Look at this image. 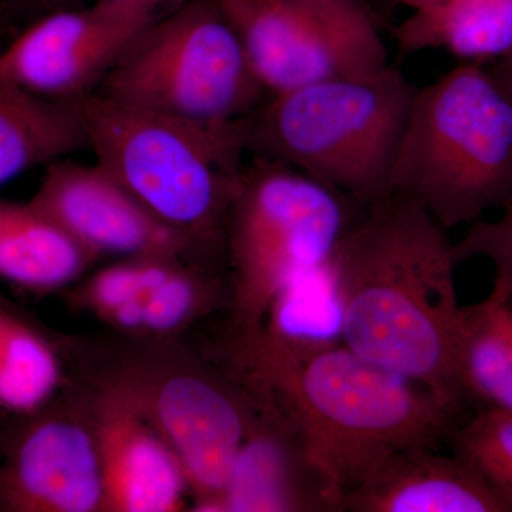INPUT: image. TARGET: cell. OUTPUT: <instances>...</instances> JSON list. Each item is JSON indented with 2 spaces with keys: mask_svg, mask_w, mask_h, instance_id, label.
Returning a JSON list of instances; mask_svg holds the SVG:
<instances>
[{
  "mask_svg": "<svg viewBox=\"0 0 512 512\" xmlns=\"http://www.w3.org/2000/svg\"><path fill=\"white\" fill-rule=\"evenodd\" d=\"M447 229L400 195L360 207L329 264L342 305L343 345L412 380L453 409L461 306Z\"/></svg>",
  "mask_w": 512,
  "mask_h": 512,
  "instance_id": "1",
  "label": "cell"
},
{
  "mask_svg": "<svg viewBox=\"0 0 512 512\" xmlns=\"http://www.w3.org/2000/svg\"><path fill=\"white\" fill-rule=\"evenodd\" d=\"M247 392L298 427L340 504L400 451L439 448L457 410L343 343L293 348L239 336Z\"/></svg>",
  "mask_w": 512,
  "mask_h": 512,
  "instance_id": "2",
  "label": "cell"
},
{
  "mask_svg": "<svg viewBox=\"0 0 512 512\" xmlns=\"http://www.w3.org/2000/svg\"><path fill=\"white\" fill-rule=\"evenodd\" d=\"M96 163L165 224L200 244L225 242L248 153L249 119L207 124L92 92L74 100Z\"/></svg>",
  "mask_w": 512,
  "mask_h": 512,
  "instance_id": "3",
  "label": "cell"
},
{
  "mask_svg": "<svg viewBox=\"0 0 512 512\" xmlns=\"http://www.w3.org/2000/svg\"><path fill=\"white\" fill-rule=\"evenodd\" d=\"M390 194L416 202L447 231L511 200L512 100L483 64H458L417 87Z\"/></svg>",
  "mask_w": 512,
  "mask_h": 512,
  "instance_id": "4",
  "label": "cell"
},
{
  "mask_svg": "<svg viewBox=\"0 0 512 512\" xmlns=\"http://www.w3.org/2000/svg\"><path fill=\"white\" fill-rule=\"evenodd\" d=\"M416 90L389 66L274 94L249 117L248 153L295 168L365 207L390 194Z\"/></svg>",
  "mask_w": 512,
  "mask_h": 512,
  "instance_id": "5",
  "label": "cell"
},
{
  "mask_svg": "<svg viewBox=\"0 0 512 512\" xmlns=\"http://www.w3.org/2000/svg\"><path fill=\"white\" fill-rule=\"evenodd\" d=\"M96 92L138 109L207 124L247 120L268 94L218 0H185L153 20Z\"/></svg>",
  "mask_w": 512,
  "mask_h": 512,
  "instance_id": "6",
  "label": "cell"
},
{
  "mask_svg": "<svg viewBox=\"0 0 512 512\" xmlns=\"http://www.w3.org/2000/svg\"><path fill=\"white\" fill-rule=\"evenodd\" d=\"M360 207L288 165L255 157L244 167L225 231L239 336L262 329L293 278L329 261Z\"/></svg>",
  "mask_w": 512,
  "mask_h": 512,
  "instance_id": "7",
  "label": "cell"
},
{
  "mask_svg": "<svg viewBox=\"0 0 512 512\" xmlns=\"http://www.w3.org/2000/svg\"><path fill=\"white\" fill-rule=\"evenodd\" d=\"M269 96L389 67L366 3L218 0Z\"/></svg>",
  "mask_w": 512,
  "mask_h": 512,
  "instance_id": "8",
  "label": "cell"
},
{
  "mask_svg": "<svg viewBox=\"0 0 512 512\" xmlns=\"http://www.w3.org/2000/svg\"><path fill=\"white\" fill-rule=\"evenodd\" d=\"M173 451L195 510L220 512L222 494L249 430L251 394H235L192 373L116 382Z\"/></svg>",
  "mask_w": 512,
  "mask_h": 512,
  "instance_id": "9",
  "label": "cell"
},
{
  "mask_svg": "<svg viewBox=\"0 0 512 512\" xmlns=\"http://www.w3.org/2000/svg\"><path fill=\"white\" fill-rule=\"evenodd\" d=\"M153 18L96 2L40 16L0 50V74L29 92L74 101L96 92Z\"/></svg>",
  "mask_w": 512,
  "mask_h": 512,
  "instance_id": "10",
  "label": "cell"
},
{
  "mask_svg": "<svg viewBox=\"0 0 512 512\" xmlns=\"http://www.w3.org/2000/svg\"><path fill=\"white\" fill-rule=\"evenodd\" d=\"M30 202L96 258H183L197 244L156 217L99 163L47 165Z\"/></svg>",
  "mask_w": 512,
  "mask_h": 512,
  "instance_id": "11",
  "label": "cell"
},
{
  "mask_svg": "<svg viewBox=\"0 0 512 512\" xmlns=\"http://www.w3.org/2000/svg\"><path fill=\"white\" fill-rule=\"evenodd\" d=\"M96 434L67 416L30 421L0 467V508L15 512L104 511Z\"/></svg>",
  "mask_w": 512,
  "mask_h": 512,
  "instance_id": "12",
  "label": "cell"
},
{
  "mask_svg": "<svg viewBox=\"0 0 512 512\" xmlns=\"http://www.w3.org/2000/svg\"><path fill=\"white\" fill-rule=\"evenodd\" d=\"M252 400L251 423L229 473L220 512H342L338 495L298 427L271 404L254 396Z\"/></svg>",
  "mask_w": 512,
  "mask_h": 512,
  "instance_id": "13",
  "label": "cell"
},
{
  "mask_svg": "<svg viewBox=\"0 0 512 512\" xmlns=\"http://www.w3.org/2000/svg\"><path fill=\"white\" fill-rule=\"evenodd\" d=\"M93 416L106 491L104 511L183 510L190 488L177 458L116 383L101 392Z\"/></svg>",
  "mask_w": 512,
  "mask_h": 512,
  "instance_id": "14",
  "label": "cell"
},
{
  "mask_svg": "<svg viewBox=\"0 0 512 512\" xmlns=\"http://www.w3.org/2000/svg\"><path fill=\"white\" fill-rule=\"evenodd\" d=\"M512 512L463 457L400 451L343 501V512Z\"/></svg>",
  "mask_w": 512,
  "mask_h": 512,
  "instance_id": "15",
  "label": "cell"
},
{
  "mask_svg": "<svg viewBox=\"0 0 512 512\" xmlns=\"http://www.w3.org/2000/svg\"><path fill=\"white\" fill-rule=\"evenodd\" d=\"M80 150L89 141L74 101L46 99L0 74V188Z\"/></svg>",
  "mask_w": 512,
  "mask_h": 512,
  "instance_id": "16",
  "label": "cell"
},
{
  "mask_svg": "<svg viewBox=\"0 0 512 512\" xmlns=\"http://www.w3.org/2000/svg\"><path fill=\"white\" fill-rule=\"evenodd\" d=\"M32 202L0 200V279L32 293L66 288L96 261Z\"/></svg>",
  "mask_w": 512,
  "mask_h": 512,
  "instance_id": "17",
  "label": "cell"
},
{
  "mask_svg": "<svg viewBox=\"0 0 512 512\" xmlns=\"http://www.w3.org/2000/svg\"><path fill=\"white\" fill-rule=\"evenodd\" d=\"M394 39L402 56L446 50L463 63L495 62L512 52V0H468L413 9L394 28Z\"/></svg>",
  "mask_w": 512,
  "mask_h": 512,
  "instance_id": "18",
  "label": "cell"
},
{
  "mask_svg": "<svg viewBox=\"0 0 512 512\" xmlns=\"http://www.w3.org/2000/svg\"><path fill=\"white\" fill-rule=\"evenodd\" d=\"M457 380L466 402L512 413V303L461 306Z\"/></svg>",
  "mask_w": 512,
  "mask_h": 512,
  "instance_id": "19",
  "label": "cell"
},
{
  "mask_svg": "<svg viewBox=\"0 0 512 512\" xmlns=\"http://www.w3.org/2000/svg\"><path fill=\"white\" fill-rule=\"evenodd\" d=\"M258 333L293 348L343 343L342 305L329 261L302 272L284 286Z\"/></svg>",
  "mask_w": 512,
  "mask_h": 512,
  "instance_id": "20",
  "label": "cell"
},
{
  "mask_svg": "<svg viewBox=\"0 0 512 512\" xmlns=\"http://www.w3.org/2000/svg\"><path fill=\"white\" fill-rule=\"evenodd\" d=\"M62 366L49 340L0 302V407L35 414L59 389Z\"/></svg>",
  "mask_w": 512,
  "mask_h": 512,
  "instance_id": "21",
  "label": "cell"
},
{
  "mask_svg": "<svg viewBox=\"0 0 512 512\" xmlns=\"http://www.w3.org/2000/svg\"><path fill=\"white\" fill-rule=\"evenodd\" d=\"M454 453L468 461L512 508V413L481 409L454 430Z\"/></svg>",
  "mask_w": 512,
  "mask_h": 512,
  "instance_id": "22",
  "label": "cell"
},
{
  "mask_svg": "<svg viewBox=\"0 0 512 512\" xmlns=\"http://www.w3.org/2000/svg\"><path fill=\"white\" fill-rule=\"evenodd\" d=\"M181 264L173 256H138L101 269L76 293L74 302L99 318L121 303L148 295Z\"/></svg>",
  "mask_w": 512,
  "mask_h": 512,
  "instance_id": "23",
  "label": "cell"
},
{
  "mask_svg": "<svg viewBox=\"0 0 512 512\" xmlns=\"http://www.w3.org/2000/svg\"><path fill=\"white\" fill-rule=\"evenodd\" d=\"M215 301L212 286L178 264L146 295L144 332L170 333L183 328Z\"/></svg>",
  "mask_w": 512,
  "mask_h": 512,
  "instance_id": "24",
  "label": "cell"
},
{
  "mask_svg": "<svg viewBox=\"0 0 512 512\" xmlns=\"http://www.w3.org/2000/svg\"><path fill=\"white\" fill-rule=\"evenodd\" d=\"M503 210L497 220L471 224L453 248L457 264L474 258L490 262L494 279L488 296L494 301L512 303V198Z\"/></svg>",
  "mask_w": 512,
  "mask_h": 512,
  "instance_id": "25",
  "label": "cell"
},
{
  "mask_svg": "<svg viewBox=\"0 0 512 512\" xmlns=\"http://www.w3.org/2000/svg\"><path fill=\"white\" fill-rule=\"evenodd\" d=\"M113 328L124 332H144L146 325V296L121 303L101 318Z\"/></svg>",
  "mask_w": 512,
  "mask_h": 512,
  "instance_id": "26",
  "label": "cell"
},
{
  "mask_svg": "<svg viewBox=\"0 0 512 512\" xmlns=\"http://www.w3.org/2000/svg\"><path fill=\"white\" fill-rule=\"evenodd\" d=\"M96 2L113 6V8L133 10V12L143 13V15L157 19L164 15V10L170 8V3L180 6L185 0H96Z\"/></svg>",
  "mask_w": 512,
  "mask_h": 512,
  "instance_id": "27",
  "label": "cell"
},
{
  "mask_svg": "<svg viewBox=\"0 0 512 512\" xmlns=\"http://www.w3.org/2000/svg\"><path fill=\"white\" fill-rule=\"evenodd\" d=\"M13 5L39 12L40 15L60 9L79 8L82 0H9Z\"/></svg>",
  "mask_w": 512,
  "mask_h": 512,
  "instance_id": "28",
  "label": "cell"
},
{
  "mask_svg": "<svg viewBox=\"0 0 512 512\" xmlns=\"http://www.w3.org/2000/svg\"><path fill=\"white\" fill-rule=\"evenodd\" d=\"M487 69L512 100V52L510 55L495 60Z\"/></svg>",
  "mask_w": 512,
  "mask_h": 512,
  "instance_id": "29",
  "label": "cell"
},
{
  "mask_svg": "<svg viewBox=\"0 0 512 512\" xmlns=\"http://www.w3.org/2000/svg\"><path fill=\"white\" fill-rule=\"evenodd\" d=\"M468 2V0H402L400 5L406 6L410 10L429 8V6L447 5V3Z\"/></svg>",
  "mask_w": 512,
  "mask_h": 512,
  "instance_id": "30",
  "label": "cell"
},
{
  "mask_svg": "<svg viewBox=\"0 0 512 512\" xmlns=\"http://www.w3.org/2000/svg\"><path fill=\"white\" fill-rule=\"evenodd\" d=\"M305 3H365V0H296Z\"/></svg>",
  "mask_w": 512,
  "mask_h": 512,
  "instance_id": "31",
  "label": "cell"
},
{
  "mask_svg": "<svg viewBox=\"0 0 512 512\" xmlns=\"http://www.w3.org/2000/svg\"><path fill=\"white\" fill-rule=\"evenodd\" d=\"M6 15V6H0V25H2L3 18Z\"/></svg>",
  "mask_w": 512,
  "mask_h": 512,
  "instance_id": "32",
  "label": "cell"
},
{
  "mask_svg": "<svg viewBox=\"0 0 512 512\" xmlns=\"http://www.w3.org/2000/svg\"><path fill=\"white\" fill-rule=\"evenodd\" d=\"M390 2L399 3L400 5V2H402V0H390Z\"/></svg>",
  "mask_w": 512,
  "mask_h": 512,
  "instance_id": "33",
  "label": "cell"
},
{
  "mask_svg": "<svg viewBox=\"0 0 512 512\" xmlns=\"http://www.w3.org/2000/svg\"><path fill=\"white\" fill-rule=\"evenodd\" d=\"M0 302H5V299H3L2 296H0Z\"/></svg>",
  "mask_w": 512,
  "mask_h": 512,
  "instance_id": "34",
  "label": "cell"
}]
</instances>
